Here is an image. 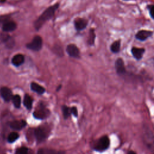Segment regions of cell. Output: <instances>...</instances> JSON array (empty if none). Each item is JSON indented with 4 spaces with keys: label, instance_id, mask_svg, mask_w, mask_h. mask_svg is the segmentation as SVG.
<instances>
[{
    "label": "cell",
    "instance_id": "5bb4252c",
    "mask_svg": "<svg viewBox=\"0 0 154 154\" xmlns=\"http://www.w3.org/2000/svg\"><path fill=\"white\" fill-rule=\"evenodd\" d=\"M25 60V58L24 56L22 54H16L15 55L11 60V62L13 63V65H14L15 66H19L20 65H21Z\"/></svg>",
    "mask_w": 154,
    "mask_h": 154
},
{
    "label": "cell",
    "instance_id": "8fae6325",
    "mask_svg": "<svg viewBox=\"0 0 154 154\" xmlns=\"http://www.w3.org/2000/svg\"><path fill=\"white\" fill-rule=\"evenodd\" d=\"M34 135L35 137L36 140L38 141H43L46 137V131L41 128H38L35 129L34 131Z\"/></svg>",
    "mask_w": 154,
    "mask_h": 154
},
{
    "label": "cell",
    "instance_id": "30bf717a",
    "mask_svg": "<svg viewBox=\"0 0 154 154\" xmlns=\"http://www.w3.org/2000/svg\"><path fill=\"white\" fill-rule=\"evenodd\" d=\"M75 27L77 30H82L87 25V21L82 18H77L74 21Z\"/></svg>",
    "mask_w": 154,
    "mask_h": 154
},
{
    "label": "cell",
    "instance_id": "4fadbf2b",
    "mask_svg": "<svg viewBox=\"0 0 154 154\" xmlns=\"http://www.w3.org/2000/svg\"><path fill=\"white\" fill-rule=\"evenodd\" d=\"M26 125V123L25 120H15L12 122L10 126L12 129H16V130H20L24 128Z\"/></svg>",
    "mask_w": 154,
    "mask_h": 154
},
{
    "label": "cell",
    "instance_id": "277c9868",
    "mask_svg": "<svg viewBox=\"0 0 154 154\" xmlns=\"http://www.w3.org/2000/svg\"><path fill=\"white\" fill-rule=\"evenodd\" d=\"M115 69L116 72L119 75H124L126 73V68L122 58H119L115 61Z\"/></svg>",
    "mask_w": 154,
    "mask_h": 154
},
{
    "label": "cell",
    "instance_id": "83f0119b",
    "mask_svg": "<svg viewBox=\"0 0 154 154\" xmlns=\"http://www.w3.org/2000/svg\"><path fill=\"white\" fill-rule=\"evenodd\" d=\"M124 1H129V0H124Z\"/></svg>",
    "mask_w": 154,
    "mask_h": 154
},
{
    "label": "cell",
    "instance_id": "484cf974",
    "mask_svg": "<svg viewBox=\"0 0 154 154\" xmlns=\"http://www.w3.org/2000/svg\"><path fill=\"white\" fill-rule=\"evenodd\" d=\"M70 112L71 113H72L75 116H78V110L76 109V107H72L71 109H70Z\"/></svg>",
    "mask_w": 154,
    "mask_h": 154
},
{
    "label": "cell",
    "instance_id": "d6986e66",
    "mask_svg": "<svg viewBox=\"0 0 154 154\" xmlns=\"http://www.w3.org/2000/svg\"><path fill=\"white\" fill-rule=\"evenodd\" d=\"M23 105L28 109H31L32 108V100L31 97L29 95H28V94H26L25 96V97H24Z\"/></svg>",
    "mask_w": 154,
    "mask_h": 154
},
{
    "label": "cell",
    "instance_id": "ffe728a7",
    "mask_svg": "<svg viewBox=\"0 0 154 154\" xmlns=\"http://www.w3.org/2000/svg\"><path fill=\"white\" fill-rule=\"evenodd\" d=\"M95 38H96V34L94 29L91 28L90 29L89 31V36H88V43L89 45L92 46L94 43L95 41Z\"/></svg>",
    "mask_w": 154,
    "mask_h": 154
},
{
    "label": "cell",
    "instance_id": "7402d4cb",
    "mask_svg": "<svg viewBox=\"0 0 154 154\" xmlns=\"http://www.w3.org/2000/svg\"><path fill=\"white\" fill-rule=\"evenodd\" d=\"M18 138H19V134L17 132H11L8 135L7 140L10 143H13L14 141H16Z\"/></svg>",
    "mask_w": 154,
    "mask_h": 154
},
{
    "label": "cell",
    "instance_id": "603a6c76",
    "mask_svg": "<svg viewBox=\"0 0 154 154\" xmlns=\"http://www.w3.org/2000/svg\"><path fill=\"white\" fill-rule=\"evenodd\" d=\"M62 110H63V113L64 119L68 118V117L70 116V112H71L70 109L67 106L64 105L62 106Z\"/></svg>",
    "mask_w": 154,
    "mask_h": 154
},
{
    "label": "cell",
    "instance_id": "44dd1931",
    "mask_svg": "<svg viewBox=\"0 0 154 154\" xmlns=\"http://www.w3.org/2000/svg\"><path fill=\"white\" fill-rule=\"evenodd\" d=\"M13 103L16 108H19L21 103V99L19 95H14L13 96L12 98Z\"/></svg>",
    "mask_w": 154,
    "mask_h": 154
},
{
    "label": "cell",
    "instance_id": "4316f807",
    "mask_svg": "<svg viewBox=\"0 0 154 154\" xmlns=\"http://www.w3.org/2000/svg\"><path fill=\"white\" fill-rule=\"evenodd\" d=\"M128 154H136V153L135 152H134V151H129L128 153Z\"/></svg>",
    "mask_w": 154,
    "mask_h": 154
},
{
    "label": "cell",
    "instance_id": "2e32d148",
    "mask_svg": "<svg viewBox=\"0 0 154 154\" xmlns=\"http://www.w3.org/2000/svg\"><path fill=\"white\" fill-rule=\"evenodd\" d=\"M37 154H65L64 151H58L53 149H40Z\"/></svg>",
    "mask_w": 154,
    "mask_h": 154
},
{
    "label": "cell",
    "instance_id": "9a60e30c",
    "mask_svg": "<svg viewBox=\"0 0 154 154\" xmlns=\"http://www.w3.org/2000/svg\"><path fill=\"white\" fill-rule=\"evenodd\" d=\"M48 114L49 112L46 109L43 108H40L34 112L33 115L37 119H43L46 117Z\"/></svg>",
    "mask_w": 154,
    "mask_h": 154
},
{
    "label": "cell",
    "instance_id": "ac0fdd59",
    "mask_svg": "<svg viewBox=\"0 0 154 154\" xmlns=\"http://www.w3.org/2000/svg\"><path fill=\"white\" fill-rule=\"evenodd\" d=\"M120 46H121L120 40H116L110 46V50L113 53H118L120 51Z\"/></svg>",
    "mask_w": 154,
    "mask_h": 154
},
{
    "label": "cell",
    "instance_id": "3957f363",
    "mask_svg": "<svg viewBox=\"0 0 154 154\" xmlns=\"http://www.w3.org/2000/svg\"><path fill=\"white\" fill-rule=\"evenodd\" d=\"M42 43L43 42L42 37L39 35H35L33 38L32 40L30 43H28L26 46L27 48L32 51H38L41 49L42 47Z\"/></svg>",
    "mask_w": 154,
    "mask_h": 154
},
{
    "label": "cell",
    "instance_id": "cb8c5ba5",
    "mask_svg": "<svg viewBox=\"0 0 154 154\" xmlns=\"http://www.w3.org/2000/svg\"><path fill=\"white\" fill-rule=\"evenodd\" d=\"M27 153H28V149L25 147H20L16 150V154H27Z\"/></svg>",
    "mask_w": 154,
    "mask_h": 154
},
{
    "label": "cell",
    "instance_id": "e0dca14e",
    "mask_svg": "<svg viewBox=\"0 0 154 154\" xmlns=\"http://www.w3.org/2000/svg\"><path fill=\"white\" fill-rule=\"evenodd\" d=\"M31 88L32 90L38 94H43L45 91V90L43 87L35 82H32L31 84Z\"/></svg>",
    "mask_w": 154,
    "mask_h": 154
},
{
    "label": "cell",
    "instance_id": "ba28073f",
    "mask_svg": "<svg viewBox=\"0 0 154 154\" xmlns=\"http://www.w3.org/2000/svg\"><path fill=\"white\" fill-rule=\"evenodd\" d=\"M145 52V49L143 48H137V47H132L131 49V53L133 57L137 60H140L143 54Z\"/></svg>",
    "mask_w": 154,
    "mask_h": 154
},
{
    "label": "cell",
    "instance_id": "5b68a950",
    "mask_svg": "<svg viewBox=\"0 0 154 154\" xmlns=\"http://www.w3.org/2000/svg\"><path fill=\"white\" fill-rule=\"evenodd\" d=\"M153 35V32L149 30H140L135 34L136 39L140 41H145Z\"/></svg>",
    "mask_w": 154,
    "mask_h": 154
},
{
    "label": "cell",
    "instance_id": "52a82bcc",
    "mask_svg": "<svg viewBox=\"0 0 154 154\" xmlns=\"http://www.w3.org/2000/svg\"><path fill=\"white\" fill-rule=\"evenodd\" d=\"M66 52L70 57L74 58H78L79 57V51L74 44L69 45L66 48Z\"/></svg>",
    "mask_w": 154,
    "mask_h": 154
},
{
    "label": "cell",
    "instance_id": "9c48e42d",
    "mask_svg": "<svg viewBox=\"0 0 154 154\" xmlns=\"http://www.w3.org/2000/svg\"><path fill=\"white\" fill-rule=\"evenodd\" d=\"M0 93L2 98L4 99V100L7 102L10 101L13 98L12 92L10 90V89H9L7 87H2L0 90Z\"/></svg>",
    "mask_w": 154,
    "mask_h": 154
},
{
    "label": "cell",
    "instance_id": "7c38bea8",
    "mask_svg": "<svg viewBox=\"0 0 154 154\" xmlns=\"http://www.w3.org/2000/svg\"><path fill=\"white\" fill-rule=\"evenodd\" d=\"M16 23L11 20L6 21L3 23L2 25V30L5 32H10V31H13L16 28Z\"/></svg>",
    "mask_w": 154,
    "mask_h": 154
},
{
    "label": "cell",
    "instance_id": "6da1fadb",
    "mask_svg": "<svg viewBox=\"0 0 154 154\" xmlns=\"http://www.w3.org/2000/svg\"><path fill=\"white\" fill-rule=\"evenodd\" d=\"M59 4H55L54 5L48 7L44 12L38 17V18L34 22V27L36 30H38L43 24L49 20L54 14L55 11L58 8Z\"/></svg>",
    "mask_w": 154,
    "mask_h": 154
},
{
    "label": "cell",
    "instance_id": "d4e9b609",
    "mask_svg": "<svg viewBox=\"0 0 154 154\" xmlns=\"http://www.w3.org/2000/svg\"><path fill=\"white\" fill-rule=\"evenodd\" d=\"M149 13H150V16H151V17L154 19V5L150 7Z\"/></svg>",
    "mask_w": 154,
    "mask_h": 154
},
{
    "label": "cell",
    "instance_id": "7a4b0ae2",
    "mask_svg": "<svg viewBox=\"0 0 154 154\" xmlns=\"http://www.w3.org/2000/svg\"><path fill=\"white\" fill-rule=\"evenodd\" d=\"M110 142L108 136L105 135L98 139L93 146V149L98 152H103L106 150L109 146Z\"/></svg>",
    "mask_w": 154,
    "mask_h": 154
},
{
    "label": "cell",
    "instance_id": "8992f818",
    "mask_svg": "<svg viewBox=\"0 0 154 154\" xmlns=\"http://www.w3.org/2000/svg\"><path fill=\"white\" fill-rule=\"evenodd\" d=\"M143 138L145 143L147 146V147L150 150H154V137L151 134V132H147V133L145 134L144 133Z\"/></svg>",
    "mask_w": 154,
    "mask_h": 154
}]
</instances>
